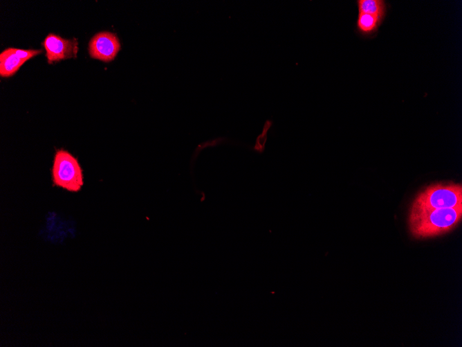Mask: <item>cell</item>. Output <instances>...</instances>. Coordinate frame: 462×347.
<instances>
[{
	"label": "cell",
	"instance_id": "9",
	"mask_svg": "<svg viewBox=\"0 0 462 347\" xmlns=\"http://www.w3.org/2000/svg\"><path fill=\"white\" fill-rule=\"evenodd\" d=\"M272 123L269 121H267L264 125L262 134L258 136L259 138H261V141L256 143L255 149L259 152H262L264 150L265 143L267 137V132L269 127H270Z\"/></svg>",
	"mask_w": 462,
	"mask_h": 347
},
{
	"label": "cell",
	"instance_id": "4",
	"mask_svg": "<svg viewBox=\"0 0 462 347\" xmlns=\"http://www.w3.org/2000/svg\"><path fill=\"white\" fill-rule=\"evenodd\" d=\"M42 44L46 50L48 62L50 64L77 57L78 51L77 39H67L54 33H50L45 37Z\"/></svg>",
	"mask_w": 462,
	"mask_h": 347
},
{
	"label": "cell",
	"instance_id": "2",
	"mask_svg": "<svg viewBox=\"0 0 462 347\" xmlns=\"http://www.w3.org/2000/svg\"><path fill=\"white\" fill-rule=\"evenodd\" d=\"M459 207H462V186L436 184L427 186L416 195L409 216L436 208Z\"/></svg>",
	"mask_w": 462,
	"mask_h": 347
},
{
	"label": "cell",
	"instance_id": "8",
	"mask_svg": "<svg viewBox=\"0 0 462 347\" xmlns=\"http://www.w3.org/2000/svg\"><path fill=\"white\" fill-rule=\"evenodd\" d=\"M358 12L367 13L385 19L387 4L384 0H358Z\"/></svg>",
	"mask_w": 462,
	"mask_h": 347
},
{
	"label": "cell",
	"instance_id": "5",
	"mask_svg": "<svg viewBox=\"0 0 462 347\" xmlns=\"http://www.w3.org/2000/svg\"><path fill=\"white\" fill-rule=\"evenodd\" d=\"M120 49V44L116 35L107 31L98 33L89 44L90 56L105 62L112 61Z\"/></svg>",
	"mask_w": 462,
	"mask_h": 347
},
{
	"label": "cell",
	"instance_id": "7",
	"mask_svg": "<svg viewBox=\"0 0 462 347\" xmlns=\"http://www.w3.org/2000/svg\"><path fill=\"white\" fill-rule=\"evenodd\" d=\"M383 18L362 12H358L356 20V30L364 37H369L376 33Z\"/></svg>",
	"mask_w": 462,
	"mask_h": 347
},
{
	"label": "cell",
	"instance_id": "3",
	"mask_svg": "<svg viewBox=\"0 0 462 347\" xmlns=\"http://www.w3.org/2000/svg\"><path fill=\"white\" fill-rule=\"evenodd\" d=\"M52 179L54 185L68 191L80 190L84 177L77 158L67 150H57L53 162Z\"/></svg>",
	"mask_w": 462,
	"mask_h": 347
},
{
	"label": "cell",
	"instance_id": "1",
	"mask_svg": "<svg viewBox=\"0 0 462 347\" xmlns=\"http://www.w3.org/2000/svg\"><path fill=\"white\" fill-rule=\"evenodd\" d=\"M462 207L436 208L409 216L412 235L425 239L452 231L461 221Z\"/></svg>",
	"mask_w": 462,
	"mask_h": 347
},
{
	"label": "cell",
	"instance_id": "6",
	"mask_svg": "<svg viewBox=\"0 0 462 347\" xmlns=\"http://www.w3.org/2000/svg\"><path fill=\"white\" fill-rule=\"evenodd\" d=\"M41 52V49H19L13 47L6 48L0 54V75L12 76L25 62Z\"/></svg>",
	"mask_w": 462,
	"mask_h": 347
}]
</instances>
